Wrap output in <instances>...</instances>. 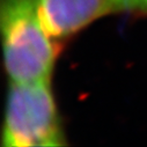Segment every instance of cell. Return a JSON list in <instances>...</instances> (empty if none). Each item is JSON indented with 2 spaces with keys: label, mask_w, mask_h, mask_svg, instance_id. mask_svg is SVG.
Instances as JSON below:
<instances>
[{
  "label": "cell",
  "mask_w": 147,
  "mask_h": 147,
  "mask_svg": "<svg viewBox=\"0 0 147 147\" xmlns=\"http://www.w3.org/2000/svg\"><path fill=\"white\" fill-rule=\"evenodd\" d=\"M115 11L147 12V0H113Z\"/></svg>",
  "instance_id": "4"
},
{
  "label": "cell",
  "mask_w": 147,
  "mask_h": 147,
  "mask_svg": "<svg viewBox=\"0 0 147 147\" xmlns=\"http://www.w3.org/2000/svg\"><path fill=\"white\" fill-rule=\"evenodd\" d=\"M0 26L9 81H50L57 51L41 23L35 0H1Z\"/></svg>",
  "instance_id": "1"
},
{
  "label": "cell",
  "mask_w": 147,
  "mask_h": 147,
  "mask_svg": "<svg viewBox=\"0 0 147 147\" xmlns=\"http://www.w3.org/2000/svg\"><path fill=\"white\" fill-rule=\"evenodd\" d=\"M66 144L50 81H9L3 145L6 147L63 146Z\"/></svg>",
  "instance_id": "2"
},
{
  "label": "cell",
  "mask_w": 147,
  "mask_h": 147,
  "mask_svg": "<svg viewBox=\"0 0 147 147\" xmlns=\"http://www.w3.org/2000/svg\"><path fill=\"white\" fill-rule=\"evenodd\" d=\"M41 23L52 40L77 32L115 11L113 0H35Z\"/></svg>",
  "instance_id": "3"
}]
</instances>
